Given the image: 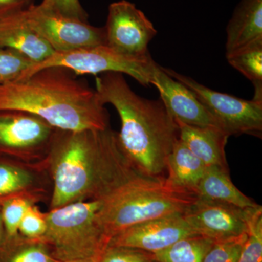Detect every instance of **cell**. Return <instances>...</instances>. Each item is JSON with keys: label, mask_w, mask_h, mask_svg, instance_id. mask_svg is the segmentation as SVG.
Masks as SVG:
<instances>
[{"label": "cell", "mask_w": 262, "mask_h": 262, "mask_svg": "<svg viewBox=\"0 0 262 262\" xmlns=\"http://www.w3.org/2000/svg\"><path fill=\"white\" fill-rule=\"evenodd\" d=\"M0 161V196L18 194L30 187L32 175L24 169Z\"/></svg>", "instance_id": "cb8c5ba5"}, {"label": "cell", "mask_w": 262, "mask_h": 262, "mask_svg": "<svg viewBox=\"0 0 262 262\" xmlns=\"http://www.w3.org/2000/svg\"><path fill=\"white\" fill-rule=\"evenodd\" d=\"M179 139L207 167L228 168L225 146L229 136L214 126H194L176 120Z\"/></svg>", "instance_id": "9a60e30c"}, {"label": "cell", "mask_w": 262, "mask_h": 262, "mask_svg": "<svg viewBox=\"0 0 262 262\" xmlns=\"http://www.w3.org/2000/svg\"><path fill=\"white\" fill-rule=\"evenodd\" d=\"M163 69L165 73L194 93L214 120L216 127L229 137L246 134L261 138V101L243 99L218 92L173 70Z\"/></svg>", "instance_id": "52a82bcc"}, {"label": "cell", "mask_w": 262, "mask_h": 262, "mask_svg": "<svg viewBox=\"0 0 262 262\" xmlns=\"http://www.w3.org/2000/svg\"><path fill=\"white\" fill-rule=\"evenodd\" d=\"M15 110L40 117L58 130H104L107 111L96 89L63 67H47L0 85V111Z\"/></svg>", "instance_id": "7a4b0ae2"}, {"label": "cell", "mask_w": 262, "mask_h": 262, "mask_svg": "<svg viewBox=\"0 0 262 262\" xmlns=\"http://www.w3.org/2000/svg\"><path fill=\"white\" fill-rule=\"evenodd\" d=\"M0 48L19 52L34 63L45 61L55 53L27 24L22 12L0 19Z\"/></svg>", "instance_id": "5bb4252c"}, {"label": "cell", "mask_w": 262, "mask_h": 262, "mask_svg": "<svg viewBox=\"0 0 262 262\" xmlns=\"http://www.w3.org/2000/svg\"><path fill=\"white\" fill-rule=\"evenodd\" d=\"M226 58L229 65L252 82L254 87L253 99L262 102V40L229 53Z\"/></svg>", "instance_id": "ffe728a7"}, {"label": "cell", "mask_w": 262, "mask_h": 262, "mask_svg": "<svg viewBox=\"0 0 262 262\" xmlns=\"http://www.w3.org/2000/svg\"><path fill=\"white\" fill-rule=\"evenodd\" d=\"M215 241L201 234L188 236L152 253L157 262H203Z\"/></svg>", "instance_id": "44dd1931"}, {"label": "cell", "mask_w": 262, "mask_h": 262, "mask_svg": "<svg viewBox=\"0 0 262 262\" xmlns=\"http://www.w3.org/2000/svg\"><path fill=\"white\" fill-rule=\"evenodd\" d=\"M247 233L234 238L215 241L203 262H238Z\"/></svg>", "instance_id": "484cf974"}, {"label": "cell", "mask_w": 262, "mask_h": 262, "mask_svg": "<svg viewBox=\"0 0 262 262\" xmlns=\"http://www.w3.org/2000/svg\"><path fill=\"white\" fill-rule=\"evenodd\" d=\"M96 91L103 104L110 103L118 113L121 128L117 138L133 168L144 177L165 178L179 129L161 99L141 97L116 72L96 77Z\"/></svg>", "instance_id": "3957f363"}, {"label": "cell", "mask_w": 262, "mask_h": 262, "mask_svg": "<svg viewBox=\"0 0 262 262\" xmlns=\"http://www.w3.org/2000/svg\"><path fill=\"white\" fill-rule=\"evenodd\" d=\"M262 261V209L253 215L248 225L238 262Z\"/></svg>", "instance_id": "d4e9b609"}, {"label": "cell", "mask_w": 262, "mask_h": 262, "mask_svg": "<svg viewBox=\"0 0 262 262\" xmlns=\"http://www.w3.org/2000/svg\"><path fill=\"white\" fill-rule=\"evenodd\" d=\"M158 63L149 57L144 59L120 54L106 46L80 48L54 53L47 59L34 63L17 80L29 77L47 67H63L75 75H94L116 72L127 75L144 86L151 85L153 71Z\"/></svg>", "instance_id": "8992f818"}, {"label": "cell", "mask_w": 262, "mask_h": 262, "mask_svg": "<svg viewBox=\"0 0 262 262\" xmlns=\"http://www.w3.org/2000/svg\"><path fill=\"white\" fill-rule=\"evenodd\" d=\"M50 149L55 163L51 209L101 199L139 173L122 151L117 133L110 127L78 132L57 129Z\"/></svg>", "instance_id": "6da1fadb"}, {"label": "cell", "mask_w": 262, "mask_h": 262, "mask_svg": "<svg viewBox=\"0 0 262 262\" xmlns=\"http://www.w3.org/2000/svg\"><path fill=\"white\" fill-rule=\"evenodd\" d=\"M262 40V0H241L227 27L226 55Z\"/></svg>", "instance_id": "2e32d148"}, {"label": "cell", "mask_w": 262, "mask_h": 262, "mask_svg": "<svg viewBox=\"0 0 262 262\" xmlns=\"http://www.w3.org/2000/svg\"><path fill=\"white\" fill-rule=\"evenodd\" d=\"M198 199L194 192L165 178L136 174L110 191L101 201L98 223L111 241L124 229L146 221L184 214Z\"/></svg>", "instance_id": "277c9868"}, {"label": "cell", "mask_w": 262, "mask_h": 262, "mask_svg": "<svg viewBox=\"0 0 262 262\" xmlns=\"http://www.w3.org/2000/svg\"><path fill=\"white\" fill-rule=\"evenodd\" d=\"M22 15L55 53L106 46L104 27H94L88 21L65 16L39 5H32Z\"/></svg>", "instance_id": "ba28073f"}, {"label": "cell", "mask_w": 262, "mask_h": 262, "mask_svg": "<svg viewBox=\"0 0 262 262\" xmlns=\"http://www.w3.org/2000/svg\"><path fill=\"white\" fill-rule=\"evenodd\" d=\"M5 238V232L4 226H3V220H2V216L0 215V244L4 241Z\"/></svg>", "instance_id": "1f68e13d"}, {"label": "cell", "mask_w": 262, "mask_h": 262, "mask_svg": "<svg viewBox=\"0 0 262 262\" xmlns=\"http://www.w3.org/2000/svg\"><path fill=\"white\" fill-rule=\"evenodd\" d=\"M46 230L47 221L46 213H42L37 207L31 205L20 222L19 234L26 238L40 239L46 234Z\"/></svg>", "instance_id": "4316f807"}, {"label": "cell", "mask_w": 262, "mask_h": 262, "mask_svg": "<svg viewBox=\"0 0 262 262\" xmlns=\"http://www.w3.org/2000/svg\"><path fill=\"white\" fill-rule=\"evenodd\" d=\"M46 9L65 16L87 21L88 14L79 0H43L40 5Z\"/></svg>", "instance_id": "f1b7e54d"}, {"label": "cell", "mask_w": 262, "mask_h": 262, "mask_svg": "<svg viewBox=\"0 0 262 262\" xmlns=\"http://www.w3.org/2000/svg\"><path fill=\"white\" fill-rule=\"evenodd\" d=\"M100 258H84V259L71 260V261H58L53 258L52 262H99Z\"/></svg>", "instance_id": "4dcf8cb0"}, {"label": "cell", "mask_w": 262, "mask_h": 262, "mask_svg": "<svg viewBox=\"0 0 262 262\" xmlns=\"http://www.w3.org/2000/svg\"><path fill=\"white\" fill-rule=\"evenodd\" d=\"M104 30L106 46L110 49L130 58L151 57L149 44L158 32L134 3L126 0L112 3Z\"/></svg>", "instance_id": "9c48e42d"}, {"label": "cell", "mask_w": 262, "mask_h": 262, "mask_svg": "<svg viewBox=\"0 0 262 262\" xmlns=\"http://www.w3.org/2000/svg\"><path fill=\"white\" fill-rule=\"evenodd\" d=\"M99 262H157L152 253L136 248L108 246Z\"/></svg>", "instance_id": "83f0119b"}, {"label": "cell", "mask_w": 262, "mask_h": 262, "mask_svg": "<svg viewBox=\"0 0 262 262\" xmlns=\"http://www.w3.org/2000/svg\"><path fill=\"white\" fill-rule=\"evenodd\" d=\"M199 234L189 226L184 215L177 213L137 224L114 236L108 246L136 248L158 252L188 236Z\"/></svg>", "instance_id": "7c38bea8"}, {"label": "cell", "mask_w": 262, "mask_h": 262, "mask_svg": "<svg viewBox=\"0 0 262 262\" xmlns=\"http://www.w3.org/2000/svg\"><path fill=\"white\" fill-rule=\"evenodd\" d=\"M56 130L32 114L0 111V154H31L50 149Z\"/></svg>", "instance_id": "8fae6325"}, {"label": "cell", "mask_w": 262, "mask_h": 262, "mask_svg": "<svg viewBox=\"0 0 262 262\" xmlns=\"http://www.w3.org/2000/svg\"><path fill=\"white\" fill-rule=\"evenodd\" d=\"M2 220L4 226L5 237H15L19 235L18 229L23 219L32 202L25 196L13 194L8 196L1 201Z\"/></svg>", "instance_id": "7402d4cb"}, {"label": "cell", "mask_w": 262, "mask_h": 262, "mask_svg": "<svg viewBox=\"0 0 262 262\" xmlns=\"http://www.w3.org/2000/svg\"><path fill=\"white\" fill-rule=\"evenodd\" d=\"M206 168L203 162L178 139L168 158L166 179L173 185L196 194Z\"/></svg>", "instance_id": "ac0fdd59"}, {"label": "cell", "mask_w": 262, "mask_h": 262, "mask_svg": "<svg viewBox=\"0 0 262 262\" xmlns=\"http://www.w3.org/2000/svg\"><path fill=\"white\" fill-rule=\"evenodd\" d=\"M34 63L19 52L0 48V85L18 80Z\"/></svg>", "instance_id": "603a6c76"}, {"label": "cell", "mask_w": 262, "mask_h": 262, "mask_svg": "<svg viewBox=\"0 0 262 262\" xmlns=\"http://www.w3.org/2000/svg\"><path fill=\"white\" fill-rule=\"evenodd\" d=\"M195 192L198 198L222 202L244 209L259 206L234 186L228 168L207 167Z\"/></svg>", "instance_id": "e0dca14e"}, {"label": "cell", "mask_w": 262, "mask_h": 262, "mask_svg": "<svg viewBox=\"0 0 262 262\" xmlns=\"http://www.w3.org/2000/svg\"><path fill=\"white\" fill-rule=\"evenodd\" d=\"M34 0H0V19L21 13L32 6Z\"/></svg>", "instance_id": "f546056e"}, {"label": "cell", "mask_w": 262, "mask_h": 262, "mask_svg": "<svg viewBox=\"0 0 262 262\" xmlns=\"http://www.w3.org/2000/svg\"><path fill=\"white\" fill-rule=\"evenodd\" d=\"M151 84L158 89L160 99L176 120L194 126L216 127L214 120L194 93L165 73L163 67L158 64L153 71Z\"/></svg>", "instance_id": "4fadbf2b"}, {"label": "cell", "mask_w": 262, "mask_h": 262, "mask_svg": "<svg viewBox=\"0 0 262 262\" xmlns=\"http://www.w3.org/2000/svg\"><path fill=\"white\" fill-rule=\"evenodd\" d=\"M261 209V206L244 209L198 196L192 206L183 215L196 233L215 242L247 233L251 219Z\"/></svg>", "instance_id": "30bf717a"}, {"label": "cell", "mask_w": 262, "mask_h": 262, "mask_svg": "<svg viewBox=\"0 0 262 262\" xmlns=\"http://www.w3.org/2000/svg\"><path fill=\"white\" fill-rule=\"evenodd\" d=\"M100 200L78 201L46 213L47 230L43 242L58 261L100 258L110 239L98 223Z\"/></svg>", "instance_id": "5b68a950"}, {"label": "cell", "mask_w": 262, "mask_h": 262, "mask_svg": "<svg viewBox=\"0 0 262 262\" xmlns=\"http://www.w3.org/2000/svg\"><path fill=\"white\" fill-rule=\"evenodd\" d=\"M51 251L42 239L19 235L6 237L0 244V262H52Z\"/></svg>", "instance_id": "d6986e66"}]
</instances>
